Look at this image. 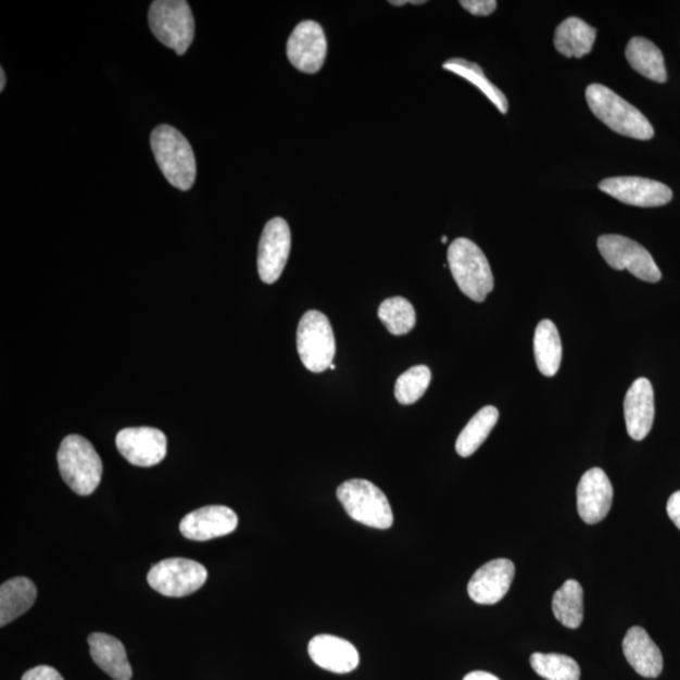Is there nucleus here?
I'll use <instances>...</instances> for the list:
<instances>
[{
    "label": "nucleus",
    "mask_w": 680,
    "mask_h": 680,
    "mask_svg": "<svg viewBox=\"0 0 680 680\" xmlns=\"http://www.w3.org/2000/svg\"><path fill=\"white\" fill-rule=\"evenodd\" d=\"M90 654L95 663L115 680H130L133 670L121 640L93 632L89 637Z\"/></svg>",
    "instance_id": "aec40b11"
},
{
    "label": "nucleus",
    "mask_w": 680,
    "mask_h": 680,
    "mask_svg": "<svg viewBox=\"0 0 680 680\" xmlns=\"http://www.w3.org/2000/svg\"><path fill=\"white\" fill-rule=\"evenodd\" d=\"M599 188L615 200L635 207H660L673 199V192L668 186L647 178H607L601 181Z\"/></svg>",
    "instance_id": "ddd939ff"
},
{
    "label": "nucleus",
    "mask_w": 680,
    "mask_h": 680,
    "mask_svg": "<svg viewBox=\"0 0 680 680\" xmlns=\"http://www.w3.org/2000/svg\"><path fill=\"white\" fill-rule=\"evenodd\" d=\"M461 5L466 11L479 17H487L496 10L495 0H462Z\"/></svg>",
    "instance_id": "7c9ffc66"
},
{
    "label": "nucleus",
    "mask_w": 680,
    "mask_h": 680,
    "mask_svg": "<svg viewBox=\"0 0 680 680\" xmlns=\"http://www.w3.org/2000/svg\"><path fill=\"white\" fill-rule=\"evenodd\" d=\"M337 496L344 511L358 524L376 529H389L393 525L390 501L374 482L351 479L337 489Z\"/></svg>",
    "instance_id": "39448f33"
},
{
    "label": "nucleus",
    "mask_w": 680,
    "mask_h": 680,
    "mask_svg": "<svg viewBox=\"0 0 680 680\" xmlns=\"http://www.w3.org/2000/svg\"><path fill=\"white\" fill-rule=\"evenodd\" d=\"M595 41L596 29L580 18H567L556 29V50L566 58L587 56Z\"/></svg>",
    "instance_id": "4be33fe9"
},
{
    "label": "nucleus",
    "mask_w": 680,
    "mask_h": 680,
    "mask_svg": "<svg viewBox=\"0 0 680 680\" xmlns=\"http://www.w3.org/2000/svg\"><path fill=\"white\" fill-rule=\"evenodd\" d=\"M556 619L568 629H577L583 621V590L576 580H567L552 599Z\"/></svg>",
    "instance_id": "a878e982"
},
{
    "label": "nucleus",
    "mask_w": 680,
    "mask_h": 680,
    "mask_svg": "<svg viewBox=\"0 0 680 680\" xmlns=\"http://www.w3.org/2000/svg\"><path fill=\"white\" fill-rule=\"evenodd\" d=\"M463 680H501L500 678L487 673V671H471V673L466 675Z\"/></svg>",
    "instance_id": "72a5a7b5"
},
{
    "label": "nucleus",
    "mask_w": 680,
    "mask_h": 680,
    "mask_svg": "<svg viewBox=\"0 0 680 680\" xmlns=\"http://www.w3.org/2000/svg\"><path fill=\"white\" fill-rule=\"evenodd\" d=\"M328 43L319 23H299L289 37L287 53L291 65L304 74H316L327 59Z\"/></svg>",
    "instance_id": "9b49d317"
},
{
    "label": "nucleus",
    "mask_w": 680,
    "mask_h": 680,
    "mask_svg": "<svg viewBox=\"0 0 680 680\" xmlns=\"http://www.w3.org/2000/svg\"><path fill=\"white\" fill-rule=\"evenodd\" d=\"M22 680H65L59 671L49 666H39L26 671Z\"/></svg>",
    "instance_id": "2f4dec72"
},
{
    "label": "nucleus",
    "mask_w": 680,
    "mask_h": 680,
    "mask_svg": "<svg viewBox=\"0 0 680 680\" xmlns=\"http://www.w3.org/2000/svg\"><path fill=\"white\" fill-rule=\"evenodd\" d=\"M297 345L306 369L322 374L330 368L336 357V337L327 316L318 311L306 312L298 326Z\"/></svg>",
    "instance_id": "0eeeda50"
},
{
    "label": "nucleus",
    "mask_w": 680,
    "mask_h": 680,
    "mask_svg": "<svg viewBox=\"0 0 680 680\" xmlns=\"http://www.w3.org/2000/svg\"><path fill=\"white\" fill-rule=\"evenodd\" d=\"M431 383V370L427 366L411 367L398 378L394 396L401 405H413L420 400Z\"/></svg>",
    "instance_id": "c756f323"
},
{
    "label": "nucleus",
    "mask_w": 680,
    "mask_h": 680,
    "mask_svg": "<svg viewBox=\"0 0 680 680\" xmlns=\"http://www.w3.org/2000/svg\"><path fill=\"white\" fill-rule=\"evenodd\" d=\"M442 67L452 71V73L477 86L502 114L508 113L509 104L507 98L494 84L488 80L478 63L463 59H452L446 61Z\"/></svg>",
    "instance_id": "bb28decb"
},
{
    "label": "nucleus",
    "mask_w": 680,
    "mask_h": 680,
    "mask_svg": "<svg viewBox=\"0 0 680 680\" xmlns=\"http://www.w3.org/2000/svg\"><path fill=\"white\" fill-rule=\"evenodd\" d=\"M61 477L78 495H90L102 478V462L89 440L80 435L63 439L58 454Z\"/></svg>",
    "instance_id": "20e7f679"
},
{
    "label": "nucleus",
    "mask_w": 680,
    "mask_h": 680,
    "mask_svg": "<svg viewBox=\"0 0 680 680\" xmlns=\"http://www.w3.org/2000/svg\"><path fill=\"white\" fill-rule=\"evenodd\" d=\"M209 579L207 569L187 558L161 561L148 574L150 588L163 596L185 597L200 590Z\"/></svg>",
    "instance_id": "1a4fd4ad"
},
{
    "label": "nucleus",
    "mask_w": 680,
    "mask_h": 680,
    "mask_svg": "<svg viewBox=\"0 0 680 680\" xmlns=\"http://www.w3.org/2000/svg\"><path fill=\"white\" fill-rule=\"evenodd\" d=\"M335 368H336V365L333 363V365L330 366V369H335Z\"/></svg>",
    "instance_id": "4c0bfd02"
},
{
    "label": "nucleus",
    "mask_w": 680,
    "mask_h": 680,
    "mask_svg": "<svg viewBox=\"0 0 680 680\" xmlns=\"http://www.w3.org/2000/svg\"><path fill=\"white\" fill-rule=\"evenodd\" d=\"M307 652L316 666L331 673H351L360 666V653L355 646L348 640L335 635L314 637Z\"/></svg>",
    "instance_id": "a211bd4d"
},
{
    "label": "nucleus",
    "mask_w": 680,
    "mask_h": 680,
    "mask_svg": "<svg viewBox=\"0 0 680 680\" xmlns=\"http://www.w3.org/2000/svg\"><path fill=\"white\" fill-rule=\"evenodd\" d=\"M448 261L458 289L474 302H484L494 289V278L478 244L464 237L456 239L450 244Z\"/></svg>",
    "instance_id": "7ed1b4c3"
},
{
    "label": "nucleus",
    "mask_w": 680,
    "mask_h": 680,
    "mask_svg": "<svg viewBox=\"0 0 680 680\" xmlns=\"http://www.w3.org/2000/svg\"><path fill=\"white\" fill-rule=\"evenodd\" d=\"M627 60L638 74L650 80L664 84L667 81L666 62L662 51L650 39L634 37L627 47Z\"/></svg>",
    "instance_id": "5701e85b"
},
{
    "label": "nucleus",
    "mask_w": 680,
    "mask_h": 680,
    "mask_svg": "<svg viewBox=\"0 0 680 680\" xmlns=\"http://www.w3.org/2000/svg\"><path fill=\"white\" fill-rule=\"evenodd\" d=\"M155 161L164 177L180 191H189L197 177L193 149L187 138L171 125H161L150 137Z\"/></svg>",
    "instance_id": "f257e3e1"
},
{
    "label": "nucleus",
    "mask_w": 680,
    "mask_h": 680,
    "mask_svg": "<svg viewBox=\"0 0 680 680\" xmlns=\"http://www.w3.org/2000/svg\"><path fill=\"white\" fill-rule=\"evenodd\" d=\"M622 652L632 669L645 678H658L663 670V655L646 630L629 629L622 640Z\"/></svg>",
    "instance_id": "6ab92c4d"
},
{
    "label": "nucleus",
    "mask_w": 680,
    "mask_h": 680,
    "mask_svg": "<svg viewBox=\"0 0 680 680\" xmlns=\"http://www.w3.org/2000/svg\"><path fill=\"white\" fill-rule=\"evenodd\" d=\"M441 241H442V243H446L448 242V237L446 236L442 237Z\"/></svg>",
    "instance_id": "e433bc0d"
},
{
    "label": "nucleus",
    "mask_w": 680,
    "mask_h": 680,
    "mask_svg": "<svg viewBox=\"0 0 680 680\" xmlns=\"http://www.w3.org/2000/svg\"><path fill=\"white\" fill-rule=\"evenodd\" d=\"M534 357L543 376H556L563 361V343L556 324L549 319L542 320L536 328Z\"/></svg>",
    "instance_id": "b1692460"
},
{
    "label": "nucleus",
    "mask_w": 680,
    "mask_h": 680,
    "mask_svg": "<svg viewBox=\"0 0 680 680\" xmlns=\"http://www.w3.org/2000/svg\"><path fill=\"white\" fill-rule=\"evenodd\" d=\"M614 488L606 473L592 468L584 473L577 487V511L584 524L596 525L612 509Z\"/></svg>",
    "instance_id": "4468645a"
},
{
    "label": "nucleus",
    "mask_w": 680,
    "mask_h": 680,
    "mask_svg": "<svg viewBox=\"0 0 680 680\" xmlns=\"http://www.w3.org/2000/svg\"><path fill=\"white\" fill-rule=\"evenodd\" d=\"M379 319L393 336H405L416 326V312L407 299L394 297L379 305Z\"/></svg>",
    "instance_id": "cd10ccee"
},
{
    "label": "nucleus",
    "mask_w": 680,
    "mask_h": 680,
    "mask_svg": "<svg viewBox=\"0 0 680 680\" xmlns=\"http://www.w3.org/2000/svg\"><path fill=\"white\" fill-rule=\"evenodd\" d=\"M149 26L164 46L185 54L194 39V18L185 0H156L150 5Z\"/></svg>",
    "instance_id": "423d86ee"
},
{
    "label": "nucleus",
    "mask_w": 680,
    "mask_h": 680,
    "mask_svg": "<svg viewBox=\"0 0 680 680\" xmlns=\"http://www.w3.org/2000/svg\"><path fill=\"white\" fill-rule=\"evenodd\" d=\"M531 666L537 675L547 680H580L579 664L564 654L534 653Z\"/></svg>",
    "instance_id": "c85d7f7f"
},
{
    "label": "nucleus",
    "mask_w": 680,
    "mask_h": 680,
    "mask_svg": "<svg viewBox=\"0 0 680 680\" xmlns=\"http://www.w3.org/2000/svg\"><path fill=\"white\" fill-rule=\"evenodd\" d=\"M625 424L629 437L635 441L650 435L655 416L654 390L650 379L638 378L624 401Z\"/></svg>",
    "instance_id": "f3484780"
},
{
    "label": "nucleus",
    "mask_w": 680,
    "mask_h": 680,
    "mask_svg": "<svg viewBox=\"0 0 680 680\" xmlns=\"http://www.w3.org/2000/svg\"><path fill=\"white\" fill-rule=\"evenodd\" d=\"M0 80H2V83H0V91H4V87H5V83H7V78H5V73L4 70H0Z\"/></svg>",
    "instance_id": "f704fd0d"
},
{
    "label": "nucleus",
    "mask_w": 680,
    "mask_h": 680,
    "mask_svg": "<svg viewBox=\"0 0 680 680\" xmlns=\"http://www.w3.org/2000/svg\"><path fill=\"white\" fill-rule=\"evenodd\" d=\"M667 512L671 521L680 529V490L669 498Z\"/></svg>",
    "instance_id": "473e14b6"
},
{
    "label": "nucleus",
    "mask_w": 680,
    "mask_h": 680,
    "mask_svg": "<svg viewBox=\"0 0 680 680\" xmlns=\"http://www.w3.org/2000/svg\"><path fill=\"white\" fill-rule=\"evenodd\" d=\"M516 567L507 558H498L481 566L473 575L468 584V594L474 603L494 605L508 594Z\"/></svg>",
    "instance_id": "dca6fc26"
},
{
    "label": "nucleus",
    "mask_w": 680,
    "mask_h": 680,
    "mask_svg": "<svg viewBox=\"0 0 680 680\" xmlns=\"http://www.w3.org/2000/svg\"><path fill=\"white\" fill-rule=\"evenodd\" d=\"M116 448L130 464L150 468L167 456L168 441L153 427H128L117 433Z\"/></svg>",
    "instance_id": "f8f14e48"
},
{
    "label": "nucleus",
    "mask_w": 680,
    "mask_h": 680,
    "mask_svg": "<svg viewBox=\"0 0 680 680\" xmlns=\"http://www.w3.org/2000/svg\"><path fill=\"white\" fill-rule=\"evenodd\" d=\"M498 418H500V411L494 406L482 407L458 435L456 453L463 457H469L476 453L493 431Z\"/></svg>",
    "instance_id": "393cba45"
},
{
    "label": "nucleus",
    "mask_w": 680,
    "mask_h": 680,
    "mask_svg": "<svg viewBox=\"0 0 680 680\" xmlns=\"http://www.w3.org/2000/svg\"><path fill=\"white\" fill-rule=\"evenodd\" d=\"M239 526L237 514L225 505H209L181 519L179 531L186 539L204 542L231 534Z\"/></svg>",
    "instance_id": "2eb2a0df"
},
{
    "label": "nucleus",
    "mask_w": 680,
    "mask_h": 680,
    "mask_svg": "<svg viewBox=\"0 0 680 680\" xmlns=\"http://www.w3.org/2000/svg\"><path fill=\"white\" fill-rule=\"evenodd\" d=\"M410 3L408 0H403V2H396V0H391L390 4L401 7L403 4Z\"/></svg>",
    "instance_id": "c9c22d12"
},
{
    "label": "nucleus",
    "mask_w": 680,
    "mask_h": 680,
    "mask_svg": "<svg viewBox=\"0 0 680 680\" xmlns=\"http://www.w3.org/2000/svg\"><path fill=\"white\" fill-rule=\"evenodd\" d=\"M37 599L36 584L27 577H15L0 588V627L26 614Z\"/></svg>",
    "instance_id": "412c9836"
},
{
    "label": "nucleus",
    "mask_w": 680,
    "mask_h": 680,
    "mask_svg": "<svg viewBox=\"0 0 680 680\" xmlns=\"http://www.w3.org/2000/svg\"><path fill=\"white\" fill-rule=\"evenodd\" d=\"M291 249L290 227L281 217L268 221L259 244L257 268L261 280L274 284L287 266Z\"/></svg>",
    "instance_id": "9d476101"
},
{
    "label": "nucleus",
    "mask_w": 680,
    "mask_h": 680,
    "mask_svg": "<svg viewBox=\"0 0 680 680\" xmlns=\"http://www.w3.org/2000/svg\"><path fill=\"white\" fill-rule=\"evenodd\" d=\"M587 100L591 112L620 136L638 140H651L654 137V128L650 121L608 87L590 85Z\"/></svg>",
    "instance_id": "f03ea898"
},
{
    "label": "nucleus",
    "mask_w": 680,
    "mask_h": 680,
    "mask_svg": "<svg viewBox=\"0 0 680 680\" xmlns=\"http://www.w3.org/2000/svg\"><path fill=\"white\" fill-rule=\"evenodd\" d=\"M601 256L615 270H628L646 282H658L662 273L651 252L642 244L620 235H604L597 240Z\"/></svg>",
    "instance_id": "6e6552de"
}]
</instances>
